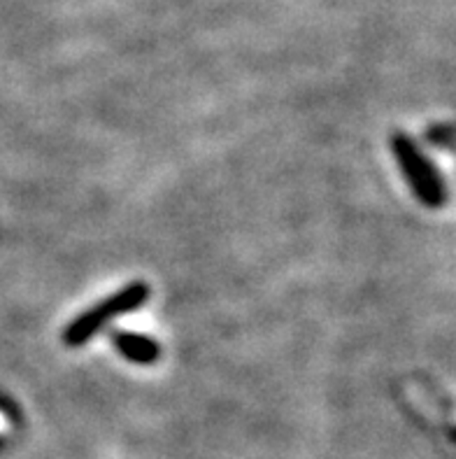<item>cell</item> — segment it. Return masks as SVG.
<instances>
[{
    "label": "cell",
    "instance_id": "obj_1",
    "mask_svg": "<svg viewBox=\"0 0 456 459\" xmlns=\"http://www.w3.org/2000/svg\"><path fill=\"white\" fill-rule=\"evenodd\" d=\"M147 299H150V285H147V282H131V285L116 290L115 294H110L108 299H103V301H99L96 306H91V308L84 310L82 315H77L75 320L65 326L64 343L70 345V348L84 345L87 341H91L108 322H112L115 317H119V315H126L131 313V310L140 308Z\"/></svg>",
    "mask_w": 456,
    "mask_h": 459
},
{
    "label": "cell",
    "instance_id": "obj_2",
    "mask_svg": "<svg viewBox=\"0 0 456 459\" xmlns=\"http://www.w3.org/2000/svg\"><path fill=\"white\" fill-rule=\"evenodd\" d=\"M393 154L399 159L400 170L405 173L417 196L422 198L426 205L443 204V185H440L434 166L417 152V147L412 145L410 140L405 138V135H396L393 138Z\"/></svg>",
    "mask_w": 456,
    "mask_h": 459
},
{
    "label": "cell",
    "instance_id": "obj_3",
    "mask_svg": "<svg viewBox=\"0 0 456 459\" xmlns=\"http://www.w3.org/2000/svg\"><path fill=\"white\" fill-rule=\"evenodd\" d=\"M112 343L122 352V357H126L133 364H154L159 359V345L142 333L119 329V332L112 333Z\"/></svg>",
    "mask_w": 456,
    "mask_h": 459
},
{
    "label": "cell",
    "instance_id": "obj_4",
    "mask_svg": "<svg viewBox=\"0 0 456 459\" xmlns=\"http://www.w3.org/2000/svg\"><path fill=\"white\" fill-rule=\"evenodd\" d=\"M5 429V418H3V415H0V431Z\"/></svg>",
    "mask_w": 456,
    "mask_h": 459
}]
</instances>
